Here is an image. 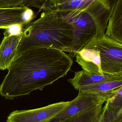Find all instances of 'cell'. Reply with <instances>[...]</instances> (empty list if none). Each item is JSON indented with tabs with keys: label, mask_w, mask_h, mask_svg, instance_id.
Wrapping results in <instances>:
<instances>
[{
	"label": "cell",
	"mask_w": 122,
	"mask_h": 122,
	"mask_svg": "<svg viewBox=\"0 0 122 122\" xmlns=\"http://www.w3.org/2000/svg\"><path fill=\"white\" fill-rule=\"evenodd\" d=\"M74 63L70 56L54 49L27 50L15 58L0 85V95L12 100L43 90L67 74Z\"/></svg>",
	"instance_id": "6da1fadb"
},
{
	"label": "cell",
	"mask_w": 122,
	"mask_h": 122,
	"mask_svg": "<svg viewBox=\"0 0 122 122\" xmlns=\"http://www.w3.org/2000/svg\"><path fill=\"white\" fill-rule=\"evenodd\" d=\"M21 32L16 58L36 48L54 49L71 53L72 51L74 40L73 27L56 17L52 10L43 11L38 19L24 25Z\"/></svg>",
	"instance_id": "7a4b0ae2"
},
{
	"label": "cell",
	"mask_w": 122,
	"mask_h": 122,
	"mask_svg": "<svg viewBox=\"0 0 122 122\" xmlns=\"http://www.w3.org/2000/svg\"><path fill=\"white\" fill-rule=\"evenodd\" d=\"M55 15L73 27L74 40L71 53L73 56H75L77 52L84 48L96 36L94 22L85 11L78 10Z\"/></svg>",
	"instance_id": "3957f363"
},
{
	"label": "cell",
	"mask_w": 122,
	"mask_h": 122,
	"mask_svg": "<svg viewBox=\"0 0 122 122\" xmlns=\"http://www.w3.org/2000/svg\"><path fill=\"white\" fill-rule=\"evenodd\" d=\"M91 47L99 51L101 68L104 75L122 74V43L105 35L96 36L84 48Z\"/></svg>",
	"instance_id": "277c9868"
},
{
	"label": "cell",
	"mask_w": 122,
	"mask_h": 122,
	"mask_svg": "<svg viewBox=\"0 0 122 122\" xmlns=\"http://www.w3.org/2000/svg\"><path fill=\"white\" fill-rule=\"evenodd\" d=\"M113 91L105 93H84L79 91L77 97L46 122H59L94 107L103 105L111 96Z\"/></svg>",
	"instance_id": "5b68a950"
},
{
	"label": "cell",
	"mask_w": 122,
	"mask_h": 122,
	"mask_svg": "<svg viewBox=\"0 0 122 122\" xmlns=\"http://www.w3.org/2000/svg\"><path fill=\"white\" fill-rule=\"evenodd\" d=\"M69 102H62L34 109L16 110L9 114L6 122H46L64 108Z\"/></svg>",
	"instance_id": "8992f818"
},
{
	"label": "cell",
	"mask_w": 122,
	"mask_h": 122,
	"mask_svg": "<svg viewBox=\"0 0 122 122\" xmlns=\"http://www.w3.org/2000/svg\"><path fill=\"white\" fill-rule=\"evenodd\" d=\"M34 15L33 11L28 7L0 8V29H6L16 24H27L32 21Z\"/></svg>",
	"instance_id": "52a82bcc"
},
{
	"label": "cell",
	"mask_w": 122,
	"mask_h": 122,
	"mask_svg": "<svg viewBox=\"0 0 122 122\" xmlns=\"http://www.w3.org/2000/svg\"><path fill=\"white\" fill-rule=\"evenodd\" d=\"M111 10L109 0H94L85 11L93 19L96 28V36L105 34Z\"/></svg>",
	"instance_id": "ba28073f"
},
{
	"label": "cell",
	"mask_w": 122,
	"mask_h": 122,
	"mask_svg": "<svg viewBox=\"0 0 122 122\" xmlns=\"http://www.w3.org/2000/svg\"><path fill=\"white\" fill-rule=\"evenodd\" d=\"M111 10L105 36L122 43V0H109Z\"/></svg>",
	"instance_id": "9c48e42d"
},
{
	"label": "cell",
	"mask_w": 122,
	"mask_h": 122,
	"mask_svg": "<svg viewBox=\"0 0 122 122\" xmlns=\"http://www.w3.org/2000/svg\"><path fill=\"white\" fill-rule=\"evenodd\" d=\"M75 56L76 62L83 70L92 74L105 75L101 68L100 52L96 48H84Z\"/></svg>",
	"instance_id": "30bf717a"
},
{
	"label": "cell",
	"mask_w": 122,
	"mask_h": 122,
	"mask_svg": "<svg viewBox=\"0 0 122 122\" xmlns=\"http://www.w3.org/2000/svg\"><path fill=\"white\" fill-rule=\"evenodd\" d=\"M22 36L19 34L4 36L0 44V70L8 69L16 58L17 47Z\"/></svg>",
	"instance_id": "8fae6325"
},
{
	"label": "cell",
	"mask_w": 122,
	"mask_h": 122,
	"mask_svg": "<svg viewBox=\"0 0 122 122\" xmlns=\"http://www.w3.org/2000/svg\"><path fill=\"white\" fill-rule=\"evenodd\" d=\"M122 78V74L101 75L87 72L84 70L75 72L74 78L68 81L76 90L81 87L109 80Z\"/></svg>",
	"instance_id": "7c38bea8"
},
{
	"label": "cell",
	"mask_w": 122,
	"mask_h": 122,
	"mask_svg": "<svg viewBox=\"0 0 122 122\" xmlns=\"http://www.w3.org/2000/svg\"><path fill=\"white\" fill-rule=\"evenodd\" d=\"M94 0H47L49 8L55 14L86 10Z\"/></svg>",
	"instance_id": "4fadbf2b"
},
{
	"label": "cell",
	"mask_w": 122,
	"mask_h": 122,
	"mask_svg": "<svg viewBox=\"0 0 122 122\" xmlns=\"http://www.w3.org/2000/svg\"><path fill=\"white\" fill-rule=\"evenodd\" d=\"M122 86V78L83 87L78 90L84 93H105L112 92Z\"/></svg>",
	"instance_id": "5bb4252c"
},
{
	"label": "cell",
	"mask_w": 122,
	"mask_h": 122,
	"mask_svg": "<svg viewBox=\"0 0 122 122\" xmlns=\"http://www.w3.org/2000/svg\"><path fill=\"white\" fill-rule=\"evenodd\" d=\"M102 105L86 110L59 122H97L102 111Z\"/></svg>",
	"instance_id": "9a60e30c"
},
{
	"label": "cell",
	"mask_w": 122,
	"mask_h": 122,
	"mask_svg": "<svg viewBox=\"0 0 122 122\" xmlns=\"http://www.w3.org/2000/svg\"><path fill=\"white\" fill-rule=\"evenodd\" d=\"M21 6L29 8L36 7L43 11L51 10L49 7L47 0H23Z\"/></svg>",
	"instance_id": "2e32d148"
},
{
	"label": "cell",
	"mask_w": 122,
	"mask_h": 122,
	"mask_svg": "<svg viewBox=\"0 0 122 122\" xmlns=\"http://www.w3.org/2000/svg\"><path fill=\"white\" fill-rule=\"evenodd\" d=\"M24 24H16L13 25L6 29L4 35V36H8L11 35H16L21 33L22 28Z\"/></svg>",
	"instance_id": "e0dca14e"
},
{
	"label": "cell",
	"mask_w": 122,
	"mask_h": 122,
	"mask_svg": "<svg viewBox=\"0 0 122 122\" xmlns=\"http://www.w3.org/2000/svg\"><path fill=\"white\" fill-rule=\"evenodd\" d=\"M23 0H0V8L21 6Z\"/></svg>",
	"instance_id": "ac0fdd59"
},
{
	"label": "cell",
	"mask_w": 122,
	"mask_h": 122,
	"mask_svg": "<svg viewBox=\"0 0 122 122\" xmlns=\"http://www.w3.org/2000/svg\"><path fill=\"white\" fill-rule=\"evenodd\" d=\"M110 122H122V113Z\"/></svg>",
	"instance_id": "d6986e66"
}]
</instances>
